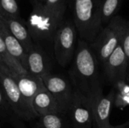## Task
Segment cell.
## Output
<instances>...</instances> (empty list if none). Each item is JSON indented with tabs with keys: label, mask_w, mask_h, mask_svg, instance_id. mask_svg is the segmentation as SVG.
Returning <instances> with one entry per match:
<instances>
[{
	"label": "cell",
	"mask_w": 129,
	"mask_h": 128,
	"mask_svg": "<svg viewBox=\"0 0 129 128\" xmlns=\"http://www.w3.org/2000/svg\"><path fill=\"white\" fill-rule=\"evenodd\" d=\"M110 128H129V121L123 124H120L118 126H111Z\"/></svg>",
	"instance_id": "cell-24"
},
{
	"label": "cell",
	"mask_w": 129,
	"mask_h": 128,
	"mask_svg": "<svg viewBox=\"0 0 129 128\" xmlns=\"http://www.w3.org/2000/svg\"><path fill=\"white\" fill-rule=\"evenodd\" d=\"M31 106L37 116H43L48 114H60L55 99L45 88L36 95Z\"/></svg>",
	"instance_id": "cell-14"
},
{
	"label": "cell",
	"mask_w": 129,
	"mask_h": 128,
	"mask_svg": "<svg viewBox=\"0 0 129 128\" xmlns=\"http://www.w3.org/2000/svg\"><path fill=\"white\" fill-rule=\"evenodd\" d=\"M93 108L94 121L97 128H110V117L114 103V90L107 95L103 94L102 88L91 98Z\"/></svg>",
	"instance_id": "cell-9"
},
{
	"label": "cell",
	"mask_w": 129,
	"mask_h": 128,
	"mask_svg": "<svg viewBox=\"0 0 129 128\" xmlns=\"http://www.w3.org/2000/svg\"><path fill=\"white\" fill-rule=\"evenodd\" d=\"M26 64V71L29 74L42 78L44 75L49 73V65L47 57L42 50L38 46L35 45L33 48L27 53Z\"/></svg>",
	"instance_id": "cell-15"
},
{
	"label": "cell",
	"mask_w": 129,
	"mask_h": 128,
	"mask_svg": "<svg viewBox=\"0 0 129 128\" xmlns=\"http://www.w3.org/2000/svg\"><path fill=\"white\" fill-rule=\"evenodd\" d=\"M43 3L48 6L57 7V8H67V0H42Z\"/></svg>",
	"instance_id": "cell-22"
},
{
	"label": "cell",
	"mask_w": 129,
	"mask_h": 128,
	"mask_svg": "<svg viewBox=\"0 0 129 128\" xmlns=\"http://www.w3.org/2000/svg\"><path fill=\"white\" fill-rule=\"evenodd\" d=\"M42 128H63V121L59 114H48L41 116Z\"/></svg>",
	"instance_id": "cell-20"
},
{
	"label": "cell",
	"mask_w": 129,
	"mask_h": 128,
	"mask_svg": "<svg viewBox=\"0 0 129 128\" xmlns=\"http://www.w3.org/2000/svg\"><path fill=\"white\" fill-rule=\"evenodd\" d=\"M77 29L71 21L63 22L54 38V51L57 62L66 67L73 61L76 50Z\"/></svg>",
	"instance_id": "cell-5"
},
{
	"label": "cell",
	"mask_w": 129,
	"mask_h": 128,
	"mask_svg": "<svg viewBox=\"0 0 129 128\" xmlns=\"http://www.w3.org/2000/svg\"><path fill=\"white\" fill-rule=\"evenodd\" d=\"M122 0H101V17L103 26H106L116 16Z\"/></svg>",
	"instance_id": "cell-18"
},
{
	"label": "cell",
	"mask_w": 129,
	"mask_h": 128,
	"mask_svg": "<svg viewBox=\"0 0 129 128\" xmlns=\"http://www.w3.org/2000/svg\"><path fill=\"white\" fill-rule=\"evenodd\" d=\"M5 66H6L4 63H3V62L1 60V59H0V76H1V75H2V69H3V68L5 67Z\"/></svg>",
	"instance_id": "cell-25"
},
{
	"label": "cell",
	"mask_w": 129,
	"mask_h": 128,
	"mask_svg": "<svg viewBox=\"0 0 129 128\" xmlns=\"http://www.w3.org/2000/svg\"><path fill=\"white\" fill-rule=\"evenodd\" d=\"M98 59L86 41L79 39L70 71L75 91L91 98L101 88Z\"/></svg>",
	"instance_id": "cell-1"
},
{
	"label": "cell",
	"mask_w": 129,
	"mask_h": 128,
	"mask_svg": "<svg viewBox=\"0 0 129 128\" xmlns=\"http://www.w3.org/2000/svg\"><path fill=\"white\" fill-rule=\"evenodd\" d=\"M126 81L129 84V63L128 66V71H127V76H126Z\"/></svg>",
	"instance_id": "cell-26"
},
{
	"label": "cell",
	"mask_w": 129,
	"mask_h": 128,
	"mask_svg": "<svg viewBox=\"0 0 129 128\" xmlns=\"http://www.w3.org/2000/svg\"><path fill=\"white\" fill-rule=\"evenodd\" d=\"M0 14H1V9H0Z\"/></svg>",
	"instance_id": "cell-27"
},
{
	"label": "cell",
	"mask_w": 129,
	"mask_h": 128,
	"mask_svg": "<svg viewBox=\"0 0 129 128\" xmlns=\"http://www.w3.org/2000/svg\"><path fill=\"white\" fill-rule=\"evenodd\" d=\"M74 24L80 39L91 45L104 28L101 0H74Z\"/></svg>",
	"instance_id": "cell-3"
},
{
	"label": "cell",
	"mask_w": 129,
	"mask_h": 128,
	"mask_svg": "<svg viewBox=\"0 0 129 128\" xmlns=\"http://www.w3.org/2000/svg\"><path fill=\"white\" fill-rule=\"evenodd\" d=\"M65 11L66 8L48 6L42 1L34 2L26 23L32 38L36 41H53L63 23Z\"/></svg>",
	"instance_id": "cell-2"
},
{
	"label": "cell",
	"mask_w": 129,
	"mask_h": 128,
	"mask_svg": "<svg viewBox=\"0 0 129 128\" xmlns=\"http://www.w3.org/2000/svg\"><path fill=\"white\" fill-rule=\"evenodd\" d=\"M6 97H5V93L2 89H0V106H2L4 104H5V102L6 101Z\"/></svg>",
	"instance_id": "cell-23"
},
{
	"label": "cell",
	"mask_w": 129,
	"mask_h": 128,
	"mask_svg": "<svg viewBox=\"0 0 129 128\" xmlns=\"http://www.w3.org/2000/svg\"><path fill=\"white\" fill-rule=\"evenodd\" d=\"M122 19L116 15L104 26L90 45L98 59L104 64L108 57L121 43Z\"/></svg>",
	"instance_id": "cell-4"
},
{
	"label": "cell",
	"mask_w": 129,
	"mask_h": 128,
	"mask_svg": "<svg viewBox=\"0 0 129 128\" xmlns=\"http://www.w3.org/2000/svg\"><path fill=\"white\" fill-rule=\"evenodd\" d=\"M121 45L129 63V21L122 19Z\"/></svg>",
	"instance_id": "cell-21"
},
{
	"label": "cell",
	"mask_w": 129,
	"mask_h": 128,
	"mask_svg": "<svg viewBox=\"0 0 129 128\" xmlns=\"http://www.w3.org/2000/svg\"><path fill=\"white\" fill-rule=\"evenodd\" d=\"M45 88L51 94L55 99L60 110V113H65L70 111L75 90L64 78L52 75L50 72L42 78Z\"/></svg>",
	"instance_id": "cell-7"
},
{
	"label": "cell",
	"mask_w": 129,
	"mask_h": 128,
	"mask_svg": "<svg viewBox=\"0 0 129 128\" xmlns=\"http://www.w3.org/2000/svg\"><path fill=\"white\" fill-rule=\"evenodd\" d=\"M104 66L108 80L113 84L119 81L126 80L128 62L121 43L108 57Z\"/></svg>",
	"instance_id": "cell-10"
},
{
	"label": "cell",
	"mask_w": 129,
	"mask_h": 128,
	"mask_svg": "<svg viewBox=\"0 0 129 128\" xmlns=\"http://www.w3.org/2000/svg\"><path fill=\"white\" fill-rule=\"evenodd\" d=\"M74 128H91L94 121L91 99L75 91L70 109Z\"/></svg>",
	"instance_id": "cell-8"
},
{
	"label": "cell",
	"mask_w": 129,
	"mask_h": 128,
	"mask_svg": "<svg viewBox=\"0 0 129 128\" xmlns=\"http://www.w3.org/2000/svg\"><path fill=\"white\" fill-rule=\"evenodd\" d=\"M13 76L14 75L10 69L7 66H5L0 76V84L7 101L14 112L20 118L29 120L36 117L37 115L32 106L21 94L16 82L12 78Z\"/></svg>",
	"instance_id": "cell-6"
},
{
	"label": "cell",
	"mask_w": 129,
	"mask_h": 128,
	"mask_svg": "<svg viewBox=\"0 0 129 128\" xmlns=\"http://www.w3.org/2000/svg\"><path fill=\"white\" fill-rule=\"evenodd\" d=\"M1 14L20 19V8L17 0H0Z\"/></svg>",
	"instance_id": "cell-19"
},
{
	"label": "cell",
	"mask_w": 129,
	"mask_h": 128,
	"mask_svg": "<svg viewBox=\"0 0 129 128\" xmlns=\"http://www.w3.org/2000/svg\"><path fill=\"white\" fill-rule=\"evenodd\" d=\"M0 16L11 34L21 44L26 54L29 52L33 48L35 45L33 44V38L30 35L27 26L23 25V23L18 18H14L2 14H0Z\"/></svg>",
	"instance_id": "cell-13"
},
{
	"label": "cell",
	"mask_w": 129,
	"mask_h": 128,
	"mask_svg": "<svg viewBox=\"0 0 129 128\" xmlns=\"http://www.w3.org/2000/svg\"><path fill=\"white\" fill-rule=\"evenodd\" d=\"M113 105L119 109L129 106V84L126 80H122L114 84Z\"/></svg>",
	"instance_id": "cell-17"
},
{
	"label": "cell",
	"mask_w": 129,
	"mask_h": 128,
	"mask_svg": "<svg viewBox=\"0 0 129 128\" xmlns=\"http://www.w3.org/2000/svg\"><path fill=\"white\" fill-rule=\"evenodd\" d=\"M0 59L3 62V63L10 69V71L12 72L14 76L25 75L28 73L27 71L22 66V65L9 54L1 35H0Z\"/></svg>",
	"instance_id": "cell-16"
},
{
	"label": "cell",
	"mask_w": 129,
	"mask_h": 128,
	"mask_svg": "<svg viewBox=\"0 0 129 128\" xmlns=\"http://www.w3.org/2000/svg\"><path fill=\"white\" fill-rule=\"evenodd\" d=\"M12 78L16 82L21 94L30 106L36 95L45 88L41 77L29 73L15 75Z\"/></svg>",
	"instance_id": "cell-11"
},
{
	"label": "cell",
	"mask_w": 129,
	"mask_h": 128,
	"mask_svg": "<svg viewBox=\"0 0 129 128\" xmlns=\"http://www.w3.org/2000/svg\"><path fill=\"white\" fill-rule=\"evenodd\" d=\"M0 35L2 36L4 41L9 54L14 59H16L22 65V66L26 70L27 54L24 51L23 46L19 42V41L11 34V32L7 27L6 24L2 19L1 16H0Z\"/></svg>",
	"instance_id": "cell-12"
}]
</instances>
